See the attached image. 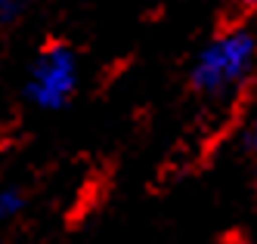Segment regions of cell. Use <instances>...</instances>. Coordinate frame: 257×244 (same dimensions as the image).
<instances>
[{"mask_svg": "<svg viewBox=\"0 0 257 244\" xmlns=\"http://www.w3.org/2000/svg\"><path fill=\"white\" fill-rule=\"evenodd\" d=\"M78 90V56L68 44H47L28 68L25 99L44 111H59Z\"/></svg>", "mask_w": 257, "mask_h": 244, "instance_id": "obj_2", "label": "cell"}, {"mask_svg": "<svg viewBox=\"0 0 257 244\" xmlns=\"http://www.w3.org/2000/svg\"><path fill=\"white\" fill-rule=\"evenodd\" d=\"M238 7L248 10V13H257V0H238Z\"/></svg>", "mask_w": 257, "mask_h": 244, "instance_id": "obj_6", "label": "cell"}, {"mask_svg": "<svg viewBox=\"0 0 257 244\" xmlns=\"http://www.w3.org/2000/svg\"><path fill=\"white\" fill-rule=\"evenodd\" d=\"M257 68V34L245 25L220 31L198 50L189 68V87L201 99H226L238 93Z\"/></svg>", "mask_w": 257, "mask_h": 244, "instance_id": "obj_1", "label": "cell"}, {"mask_svg": "<svg viewBox=\"0 0 257 244\" xmlns=\"http://www.w3.org/2000/svg\"><path fill=\"white\" fill-rule=\"evenodd\" d=\"M28 7H31V0H0V22H4V25H16L25 16Z\"/></svg>", "mask_w": 257, "mask_h": 244, "instance_id": "obj_3", "label": "cell"}, {"mask_svg": "<svg viewBox=\"0 0 257 244\" xmlns=\"http://www.w3.org/2000/svg\"><path fill=\"white\" fill-rule=\"evenodd\" d=\"M19 210H22V195L16 192V189H7L4 195H0V213H4V219H10Z\"/></svg>", "mask_w": 257, "mask_h": 244, "instance_id": "obj_4", "label": "cell"}, {"mask_svg": "<svg viewBox=\"0 0 257 244\" xmlns=\"http://www.w3.org/2000/svg\"><path fill=\"white\" fill-rule=\"evenodd\" d=\"M245 148L257 158V108H254V115H251V121L245 127Z\"/></svg>", "mask_w": 257, "mask_h": 244, "instance_id": "obj_5", "label": "cell"}]
</instances>
